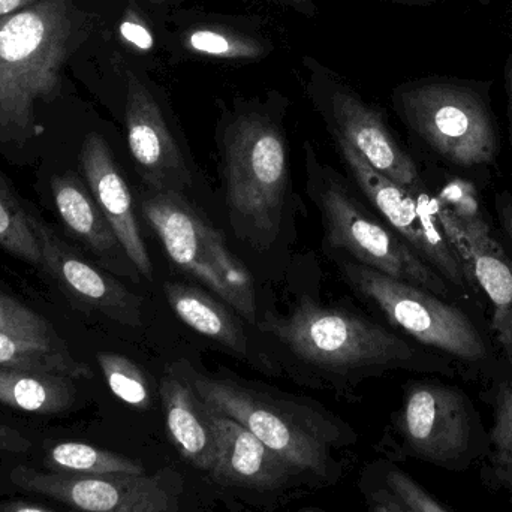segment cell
I'll return each mask as SVG.
<instances>
[{
    "label": "cell",
    "mask_w": 512,
    "mask_h": 512,
    "mask_svg": "<svg viewBox=\"0 0 512 512\" xmlns=\"http://www.w3.org/2000/svg\"><path fill=\"white\" fill-rule=\"evenodd\" d=\"M170 370L185 379L207 406L254 433L298 478L322 484L339 480L342 469L331 451L354 444V433L342 421L303 400L207 375L186 363Z\"/></svg>",
    "instance_id": "1"
},
{
    "label": "cell",
    "mask_w": 512,
    "mask_h": 512,
    "mask_svg": "<svg viewBox=\"0 0 512 512\" xmlns=\"http://www.w3.org/2000/svg\"><path fill=\"white\" fill-rule=\"evenodd\" d=\"M75 30L72 0H41L0 18V143L41 134L36 107L59 96Z\"/></svg>",
    "instance_id": "2"
},
{
    "label": "cell",
    "mask_w": 512,
    "mask_h": 512,
    "mask_svg": "<svg viewBox=\"0 0 512 512\" xmlns=\"http://www.w3.org/2000/svg\"><path fill=\"white\" fill-rule=\"evenodd\" d=\"M224 180L231 224L255 248L276 239L288 185L282 132L258 113L242 114L224 137Z\"/></svg>",
    "instance_id": "3"
},
{
    "label": "cell",
    "mask_w": 512,
    "mask_h": 512,
    "mask_svg": "<svg viewBox=\"0 0 512 512\" xmlns=\"http://www.w3.org/2000/svg\"><path fill=\"white\" fill-rule=\"evenodd\" d=\"M385 442L393 459H414L450 472L480 465L489 430L460 388L436 381L412 382Z\"/></svg>",
    "instance_id": "4"
},
{
    "label": "cell",
    "mask_w": 512,
    "mask_h": 512,
    "mask_svg": "<svg viewBox=\"0 0 512 512\" xmlns=\"http://www.w3.org/2000/svg\"><path fill=\"white\" fill-rule=\"evenodd\" d=\"M259 328L276 337L295 357L328 372L411 367L417 363L414 349L396 334L307 297L285 318H267Z\"/></svg>",
    "instance_id": "5"
},
{
    "label": "cell",
    "mask_w": 512,
    "mask_h": 512,
    "mask_svg": "<svg viewBox=\"0 0 512 512\" xmlns=\"http://www.w3.org/2000/svg\"><path fill=\"white\" fill-rule=\"evenodd\" d=\"M394 105L408 128L450 164L483 167L498 156L495 114L475 84L450 78L415 81L396 90Z\"/></svg>",
    "instance_id": "6"
},
{
    "label": "cell",
    "mask_w": 512,
    "mask_h": 512,
    "mask_svg": "<svg viewBox=\"0 0 512 512\" xmlns=\"http://www.w3.org/2000/svg\"><path fill=\"white\" fill-rule=\"evenodd\" d=\"M307 176L313 203L321 213L325 245L348 252L358 264L385 276L448 297L451 289L390 227L373 218L330 167L307 147Z\"/></svg>",
    "instance_id": "7"
},
{
    "label": "cell",
    "mask_w": 512,
    "mask_h": 512,
    "mask_svg": "<svg viewBox=\"0 0 512 512\" xmlns=\"http://www.w3.org/2000/svg\"><path fill=\"white\" fill-rule=\"evenodd\" d=\"M141 210L180 270L212 289L249 324H256L254 279L216 228L180 194L150 191Z\"/></svg>",
    "instance_id": "8"
},
{
    "label": "cell",
    "mask_w": 512,
    "mask_h": 512,
    "mask_svg": "<svg viewBox=\"0 0 512 512\" xmlns=\"http://www.w3.org/2000/svg\"><path fill=\"white\" fill-rule=\"evenodd\" d=\"M183 481L177 472L77 475L23 462H0L2 495L38 496L77 512H179Z\"/></svg>",
    "instance_id": "9"
},
{
    "label": "cell",
    "mask_w": 512,
    "mask_h": 512,
    "mask_svg": "<svg viewBox=\"0 0 512 512\" xmlns=\"http://www.w3.org/2000/svg\"><path fill=\"white\" fill-rule=\"evenodd\" d=\"M342 273L346 282L372 301L394 327L417 342L465 363H483L489 357L486 340L474 322L438 295L358 262L342 264Z\"/></svg>",
    "instance_id": "10"
},
{
    "label": "cell",
    "mask_w": 512,
    "mask_h": 512,
    "mask_svg": "<svg viewBox=\"0 0 512 512\" xmlns=\"http://www.w3.org/2000/svg\"><path fill=\"white\" fill-rule=\"evenodd\" d=\"M334 138L358 188L381 213L388 227L448 283L463 291L472 286L459 256L439 225L433 198L426 191L412 194L408 189L385 179L345 140L336 135Z\"/></svg>",
    "instance_id": "11"
},
{
    "label": "cell",
    "mask_w": 512,
    "mask_h": 512,
    "mask_svg": "<svg viewBox=\"0 0 512 512\" xmlns=\"http://www.w3.org/2000/svg\"><path fill=\"white\" fill-rule=\"evenodd\" d=\"M310 65L313 98L318 101L331 134L345 140L385 179L412 194L424 192L414 159L397 143L382 114L319 63L310 62Z\"/></svg>",
    "instance_id": "12"
},
{
    "label": "cell",
    "mask_w": 512,
    "mask_h": 512,
    "mask_svg": "<svg viewBox=\"0 0 512 512\" xmlns=\"http://www.w3.org/2000/svg\"><path fill=\"white\" fill-rule=\"evenodd\" d=\"M126 132L132 158L150 189L182 195L191 185L185 159L161 105L146 84L131 72L126 93Z\"/></svg>",
    "instance_id": "13"
},
{
    "label": "cell",
    "mask_w": 512,
    "mask_h": 512,
    "mask_svg": "<svg viewBox=\"0 0 512 512\" xmlns=\"http://www.w3.org/2000/svg\"><path fill=\"white\" fill-rule=\"evenodd\" d=\"M435 213L472 286L478 283L493 306L492 330L508 357H512V259L493 236L486 218L466 225L454 221L436 206Z\"/></svg>",
    "instance_id": "14"
},
{
    "label": "cell",
    "mask_w": 512,
    "mask_h": 512,
    "mask_svg": "<svg viewBox=\"0 0 512 512\" xmlns=\"http://www.w3.org/2000/svg\"><path fill=\"white\" fill-rule=\"evenodd\" d=\"M33 230L42 252V268L89 309L129 327L141 325V300L119 280L90 265L71 251L41 218L32 215Z\"/></svg>",
    "instance_id": "15"
},
{
    "label": "cell",
    "mask_w": 512,
    "mask_h": 512,
    "mask_svg": "<svg viewBox=\"0 0 512 512\" xmlns=\"http://www.w3.org/2000/svg\"><path fill=\"white\" fill-rule=\"evenodd\" d=\"M80 164L93 200L113 228L129 261L138 273L152 279V259L135 218L131 192L102 135L96 132L87 135L81 147Z\"/></svg>",
    "instance_id": "16"
},
{
    "label": "cell",
    "mask_w": 512,
    "mask_h": 512,
    "mask_svg": "<svg viewBox=\"0 0 512 512\" xmlns=\"http://www.w3.org/2000/svg\"><path fill=\"white\" fill-rule=\"evenodd\" d=\"M206 405V403H204ZM216 444L212 477L243 489L280 490L298 475L242 424L206 405Z\"/></svg>",
    "instance_id": "17"
},
{
    "label": "cell",
    "mask_w": 512,
    "mask_h": 512,
    "mask_svg": "<svg viewBox=\"0 0 512 512\" xmlns=\"http://www.w3.org/2000/svg\"><path fill=\"white\" fill-rule=\"evenodd\" d=\"M161 399L168 432L180 456L194 468L212 474L216 444L203 400L171 370L162 378Z\"/></svg>",
    "instance_id": "18"
},
{
    "label": "cell",
    "mask_w": 512,
    "mask_h": 512,
    "mask_svg": "<svg viewBox=\"0 0 512 512\" xmlns=\"http://www.w3.org/2000/svg\"><path fill=\"white\" fill-rule=\"evenodd\" d=\"M53 200L57 213L65 227L77 236L81 242L89 246L93 254L99 256L105 264L122 267L125 274L132 276L134 265L125 264L129 261L113 228L102 215L92 194L74 174L56 176L51 182ZM137 270V268H135Z\"/></svg>",
    "instance_id": "19"
},
{
    "label": "cell",
    "mask_w": 512,
    "mask_h": 512,
    "mask_svg": "<svg viewBox=\"0 0 512 512\" xmlns=\"http://www.w3.org/2000/svg\"><path fill=\"white\" fill-rule=\"evenodd\" d=\"M165 295L176 315L201 336L221 343L237 357L248 355V337L239 319L203 289L165 283Z\"/></svg>",
    "instance_id": "20"
},
{
    "label": "cell",
    "mask_w": 512,
    "mask_h": 512,
    "mask_svg": "<svg viewBox=\"0 0 512 512\" xmlns=\"http://www.w3.org/2000/svg\"><path fill=\"white\" fill-rule=\"evenodd\" d=\"M77 399L74 379L0 366V403L38 415L69 411Z\"/></svg>",
    "instance_id": "21"
},
{
    "label": "cell",
    "mask_w": 512,
    "mask_h": 512,
    "mask_svg": "<svg viewBox=\"0 0 512 512\" xmlns=\"http://www.w3.org/2000/svg\"><path fill=\"white\" fill-rule=\"evenodd\" d=\"M492 409L489 451L480 463L481 483L507 496L512 507V378L498 379L484 394Z\"/></svg>",
    "instance_id": "22"
},
{
    "label": "cell",
    "mask_w": 512,
    "mask_h": 512,
    "mask_svg": "<svg viewBox=\"0 0 512 512\" xmlns=\"http://www.w3.org/2000/svg\"><path fill=\"white\" fill-rule=\"evenodd\" d=\"M0 366L24 372L45 373L71 379L92 376L89 367L75 360L63 345L21 339L0 331Z\"/></svg>",
    "instance_id": "23"
},
{
    "label": "cell",
    "mask_w": 512,
    "mask_h": 512,
    "mask_svg": "<svg viewBox=\"0 0 512 512\" xmlns=\"http://www.w3.org/2000/svg\"><path fill=\"white\" fill-rule=\"evenodd\" d=\"M41 468L77 475L146 474L137 460L83 442H57L45 451Z\"/></svg>",
    "instance_id": "24"
},
{
    "label": "cell",
    "mask_w": 512,
    "mask_h": 512,
    "mask_svg": "<svg viewBox=\"0 0 512 512\" xmlns=\"http://www.w3.org/2000/svg\"><path fill=\"white\" fill-rule=\"evenodd\" d=\"M0 246L15 258L42 268V252L33 230L32 213L24 209L0 177Z\"/></svg>",
    "instance_id": "25"
},
{
    "label": "cell",
    "mask_w": 512,
    "mask_h": 512,
    "mask_svg": "<svg viewBox=\"0 0 512 512\" xmlns=\"http://www.w3.org/2000/svg\"><path fill=\"white\" fill-rule=\"evenodd\" d=\"M183 47L189 53L209 59L256 60L265 54L259 39L222 26H201L183 35Z\"/></svg>",
    "instance_id": "26"
},
{
    "label": "cell",
    "mask_w": 512,
    "mask_h": 512,
    "mask_svg": "<svg viewBox=\"0 0 512 512\" xmlns=\"http://www.w3.org/2000/svg\"><path fill=\"white\" fill-rule=\"evenodd\" d=\"M366 475L381 484L405 512H456L424 489L393 460H378L369 466Z\"/></svg>",
    "instance_id": "27"
},
{
    "label": "cell",
    "mask_w": 512,
    "mask_h": 512,
    "mask_svg": "<svg viewBox=\"0 0 512 512\" xmlns=\"http://www.w3.org/2000/svg\"><path fill=\"white\" fill-rule=\"evenodd\" d=\"M98 363L114 396L143 411L152 406L149 382L134 361L122 355L99 354Z\"/></svg>",
    "instance_id": "28"
},
{
    "label": "cell",
    "mask_w": 512,
    "mask_h": 512,
    "mask_svg": "<svg viewBox=\"0 0 512 512\" xmlns=\"http://www.w3.org/2000/svg\"><path fill=\"white\" fill-rule=\"evenodd\" d=\"M0 331L48 345H63L53 325L20 301L0 292Z\"/></svg>",
    "instance_id": "29"
},
{
    "label": "cell",
    "mask_w": 512,
    "mask_h": 512,
    "mask_svg": "<svg viewBox=\"0 0 512 512\" xmlns=\"http://www.w3.org/2000/svg\"><path fill=\"white\" fill-rule=\"evenodd\" d=\"M433 200L436 206L441 207L460 225L484 218L477 191L471 183L463 180L454 179L453 182H448L439 192L438 198Z\"/></svg>",
    "instance_id": "30"
},
{
    "label": "cell",
    "mask_w": 512,
    "mask_h": 512,
    "mask_svg": "<svg viewBox=\"0 0 512 512\" xmlns=\"http://www.w3.org/2000/svg\"><path fill=\"white\" fill-rule=\"evenodd\" d=\"M35 451V442L14 427L0 423V462L23 459Z\"/></svg>",
    "instance_id": "31"
},
{
    "label": "cell",
    "mask_w": 512,
    "mask_h": 512,
    "mask_svg": "<svg viewBox=\"0 0 512 512\" xmlns=\"http://www.w3.org/2000/svg\"><path fill=\"white\" fill-rule=\"evenodd\" d=\"M0 512H77L38 496L12 495L0 499Z\"/></svg>",
    "instance_id": "32"
},
{
    "label": "cell",
    "mask_w": 512,
    "mask_h": 512,
    "mask_svg": "<svg viewBox=\"0 0 512 512\" xmlns=\"http://www.w3.org/2000/svg\"><path fill=\"white\" fill-rule=\"evenodd\" d=\"M364 495H366L369 512H405L381 484L376 483L367 475Z\"/></svg>",
    "instance_id": "33"
},
{
    "label": "cell",
    "mask_w": 512,
    "mask_h": 512,
    "mask_svg": "<svg viewBox=\"0 0 512 512\" xmlns=\"http://www.w3.org/2000/svg\"><path fill=\"white\" fill-rule=\"evenodd\" d=\"M122 35L125 36L129 42L137 45V47L144 48V50L152 47V38H150L149 30H147L140 21H123Z\"/></svg>",
    "instance_id": "34"
},
{
    "label": "cell",
    "mask_w": 512,
    "mask_h": 512,
    "mask_svg": "<svg viewBox=\"0 0 512 512\" xmlns=\"http://www.w3.org/2000/svg\"><path fill=\"white\" fill-rule=\"evenodd\" d=\"M496 212H498L502 230L512 246V195L510 192H502L496 197Z\"/></svg>",
    "instance_id": "35"
},
{
    "label": "cell",
    "mask_w": 512,
    "mask_h": 512,
    "mask_svg": "<svg viewBox=\"0 0 512 512\" xmlns=\"http://www.w3.org/2000/svg\"><path fill=\"white\" fill-rule=\"evenodd\" d=\"M41 0H0V18L23 11Z\"/></svg>",
    "instance_id": "36"
},
{
    "label": "cell",
    "mask_w": 512,
    "mask_h": 512,
    "mask_svg": "<svg viewBox=\"0 0 512 512\" xmlns=\"http://www.w3.org/2000/svg\"><path fill=\"white\" fill-rule=\"evenodd\" d=\"M286 5L292 6L297 9L301 14L307 15V17H313L316 14L315 6H313L312 0H283Z\"/></svg>",
    "instance_id": "37"
},
{
    "label": "cell",
    "mask_w": 512,
    "mask_h": 512,
    "mask_svg": "<svg viewBox=\"0 0 512 512\" xmlns=\"http://www.w3.org/2000/svg\"><path fill=\"white\" fill-rule=\"evenodd\" d=\"M507 92H508V114H510V129L512 138V56L507 65Z\"/></svg>",
    "instance_id": "38"
},
{
    "label": "cell",
    "mask_w": 512,
    "mask_h": 512,
    "mask_svg": "<svg viewBox=\"0 0 512 512\" xmlns=\"http://www.w3.org/2000/svg\"><path fill=\"white\" fill-rule=\"evenodd\" d=\"M298 512H324V511L318 510V508H303V510H300Z\"/></svg>",
    "instance_id": "39"
},
{
    "label": "cell",
    "mask_w": 512,
    "mask_h": 512,
    "mask_svg": "<svg viewBox=\"0 0 512 512\" xmlns=\"http://www.w3.org/2000/svg\"><path fill=\"white\" fill-rule=\"evenodd\" d=\"M158 2H171V0H158Z\"/></svg>",
    "instance_id": "40"
}]
</instances>
